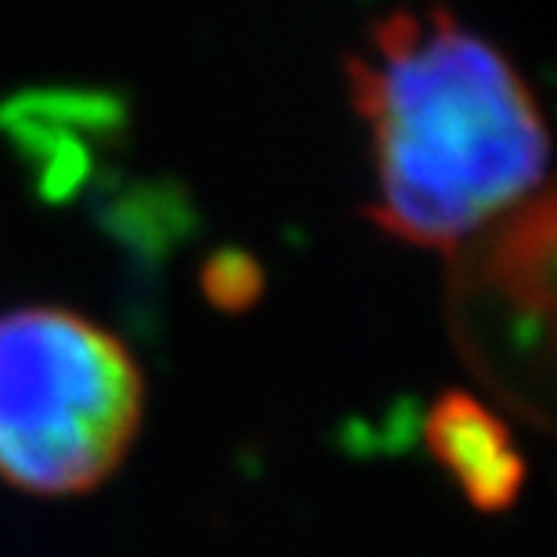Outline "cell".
<instances>
[{
	"label": "cell",
	"mask_w": 557,
	"mask_h": 557,
	"mask_svg": "<svg viewBox=\"0 0 557 557\" xmlns=\"http://www.w3.org/2000/svg\"><path fill=\"white\" fill-rule=\"evenodd\" d=\"M463 250L453 272V322L467 359L507 387L510 403L532 409L529 392H547L554 319V199L540 188Z\"/></svg>",
	"instance_id": "obj_3"
},
{
	"label": "cell",
	"mask_w": 557,
	"mask_h": 557,
	"mask_svg": "<svg viewBox=\"0 0 557 557\" xmlns=\"http://www.w3.org/2000/svg\"><path fill=\"white\" fill-rule=\"evenodd\" d=\"M145 413L127 344L70 308L0 315V478L29 496H81L124 463Z\"/></svg>",
	"instance_id": "obj_2"
},
{
	"label": "cell",
	"mask_w": 557,
	"mask_h": 557,
	"mask_svg": "<svg viewBox=\"0 0 557 557\" xmlns=\"http://www.w3.org/2000/svg\"><path fill=\"white\" fill-rule=\"evenodd\" d=\"M387 236L460 250L543 188L547 127L499 48L445 8L395 11L348 62Z\"/></svg>",
	"instance_id": "obj_1"
},
{
	"label": "cell",
	"mask_w": 557,
	"mask_h": 557,
	"mask_svg": "<svg viewBox=\"0 0 557 557\" xmlns=\"http://www.w3.org/2000/svg\"><path fill=\"white\" fill-rule=\"evenodd\" d=\"M431 456L482 515H504L525 488V456L515 434L482 398L445 392L423 423Z\"/></svg>",
	"instance_id": "obj_4"
},
{
	"label": "cell",
	"mask_w": 557,
	"mask_h": 557,
	"mask_svg": "<svg viewBox=\"0 0 557 557\" xmlns=\"http://www.w3.org/2000/svg\"><path fill=\"white\" fill-rule=\"evenodd\" d=\"M203 297L221 311H247L264 289L261 264L243 250H221L203 269Z\"/></svg>",
	"instance_id": "obj_5"
}]
</instances>
